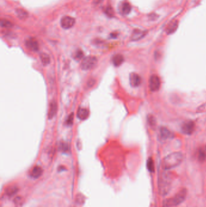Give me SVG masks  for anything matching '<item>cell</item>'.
<instances>
[{
  "label": "cell",
  "instance_id": "obj_15",
  "mask_svg": "<svg viewBox=\"0 0 206 207\" xmlns=\"http://www.w3.org/2000/svg\"><path fill=\"white\" fill-rule=\"evenodd\" d=\"M43 172V170L42 168H41L40 167L36 166L35 167H34L30 172V176L32 178H33L34 179H37L42 175Z\"/></svg>",
  "mask_w": 206,
  "mask_h": 207
},
{
  "label": "cell",
  "instance_id": "obj_27",
  "mask_svg": "<svg viewBox=\"0 0 206 207\" xmlns=\"http://www.w3.org/2000/svg\"><path fill=\"white\" fill-rule=\"evenodd\" d=\"M60 148L61 149V150H63V152H65L68 150V145L67 144H65V143H63V144H61V145L60 146Z\"/></svg>",
  "mask_w": 206,
  "mask_h": 207
},
{
  "label": "cell",
  "instance_id": "obj_29",
  "mask_svg": "<svg viewBox=\"0 0 206 207\" xmlns=\"http://www.w3.org/2000/svg\"><path fill=\"white\" fill-rule=\"evenodd\" d=\"M97 1V3H99V1H100L101 0H96Z\"/></svg>",
  "mask_w": 206,
  "mask_h": 207
},
{
  "label": "cell",
  "instance_id": "obj_14",
  "mask_svg": "<svg viewBox=\"0 0 206 207\" xmlns=\"http://www.w3.org/2000/svg\"><path fill=\"white\" fill-rule=\"evenodd\" d=\"M160 135L161 139L166 140L169 138L172 137V133L170 131L165 127H161L160 130Z\"/></svg>",
  "mask_w": 206,
  "mask_h": 207
},
{
  "label": "cell",
  "instance_id": "obj_22",
  "mask_svg": "<svg viewBox=\"0 0 206 207\" xmlns=\"http://www.w3.org/2000/svg\"><path fill=\"white\" fill-rule=\"evenodd\" d=\"M147 168L150 172L154 171V163L151 158H149L147 161Z\"/></svg>",
  "mask_w": 206,
  "mask_h": 207
},
{
  "label": "cell",
  "instance_id": "obj_6",
  "mask_svg": "<svg viewBox=\"0 0 206 207\" xmlns=\"http://www.w3.org/2000/svg\"><path fill=\"white\" fill-rule=\"evenodd\" d=\"M75 24L74 18L69 16L63 17L61 20V25L63 28L68 29L74 26Z\"/></svg>",
  "mask_w": 206,
  "mask_h": 207
},
{
  "label": "cell",
  "instance_id": "obj_8",
  "mask_svg": "<svg viewBox=\"0 0 206 207\" xmlns=\"http://www.w3.org/2000/svg\"><path fill=\"white\" fill-rule=\"evenodd\" d=\"M129 82L132 87H137L142 82V78L138 74L135 73H132L129 76Z\"/></svg>",
  "mask_w": 206,
  "mask_h": 207
},
{
  "label": "cell",
  "instance_id": "obj_21",
  "mask_svg": "<svg viewBox=\"0 0 206 207\" xmlns=\"http://www.w3.org/2000/svg\"><path fill=\"white\" fill-rule=\"evenodd\" d=\"M1 26L2 27L9 28V27H12L13 26V24L10 21H9L8 20L2 19L1 21Z\"/></svg>",
  "mask_w": 206,
  "mask_h": 207
},
{
  "label": "cell",
  "instance_id": "obj_12",
  "mask_svg": "<svg viewBox=\"0 0 206 207\" xmlns=\"http://www.w3.org/2000/svg\"><path fill=\"white\" fill-rule=\"evenodd\" d=\"M58 106L55 101H52L50 105V108L48 113V117L49 119H52L55 116L57 112Z\"/></svg>",
  "mask_w": 206,
  "mask_h": 207
},
{
  "label": "cell",
  "instance_id": "obj_19",
  "mask_svg": "<svg viewBox=\"0 0 206 207\" xmlns=\"http://www.w3.org/2000/svg\"><path fill=\"white\" fill-rule=\"evenodd\" d=\"M16 13L18 17L21 19H26L28 17V13L24 9H18L16 10Z\"/></svg>",
  "mask_w": 206,
  "mask_h": 207
},
{
  "label": "cell",
  "instance_id": "obj_18",
  "mask_svg": "<svg viewBox=\"0 0 206 207\" xmlns=\"http://www.w3.org/2000/svg\"><path fill=\"white\" fill-rule=\"evenodd\" d=\"M18 191V187H17L16 186H10L7 188V189L5 191V193L8 196H12L15 195Z\"/></svg>",
  "mask_w": 206,
  "mask_h": 207
},
{
  "label": "cell",
  "instance_id": "obj_7",
  "mask_svg": "<svg viewBox=\"0 0 206 207\" xmlns=\"http://www.w3.org/2000/svg\"><path fill=\"white\" fill-rule=\"evenodd\" d=\"M182 132L186 135H191L195 130V124L192 121H188L183 123L181 127Z\"/></svg>",
  "mask_w": 206,
  "mask_h": 207
},
{
  "label": "cell",
  "instance_id": "obj_26",
  "mask_svg": "<svg viewBox=\"0 0 206 207\" xmlns=\"http://www.w3.org/2000/svg\"><path fill=\"white\" fill-rule=\"evenodd\" d=\"M83 54L81 50H78L75 54L74 57L76 60H81V58L83 57Z\"/></svg>",
  "mask_w": 206,
  "mask_h": 207
},
{
  "label": "cell",
  "instance_id": "obj_9",
  "mask_svg": "<svg viewBox=\"0 0 206 207\" xmlns=\"http://www.w3.org/2000/svg\"><path fill=\"white\" fill-rule=\"evenodd\" d=\"M26 45L28 49L32 51H38L39 49L38 43L33 38H28L26 41Z\"/></svg>",
  "mask_w": 206,
  "mask_h": 207
},
{
  "label": "cell",
  "instance_id": "obj_2",
  "mask_svg": "<svg viewBox=\"0 0 206 207\" xmlns=\"http://www.w3.org/2000/svg\"><path fill=\"white\" fill-rule=\"evenodd\" d=\"M186 195H187L186 189H181L173 198L165 200L163 204V207H171L178 205L185 200Z\"/></svg>",
  "mask_w": 206,
  "mask_h": 207
},
{
  "label": "cell",
  "instance_id": "obj_3",
  "mask_svg": "<svg viewBox=\"0 0 206 207\" xmlns=\"http://www.w3.org/2000/svg\"><path fill=\"white\" fill-rule=\"evenodd\" d=\"M170 178L168 175H162L158 181L159 191L161 195H166L169 191L170 188Z\"/></svg>",
  "mask_w": 206,
  "mask_h": 207
},
{
  "label": "cell",
  "instance_id": "obj_23",
  "mask_svg": "<svg viewBox=\"0 0 206 207\" xmlns=\"http://www.w3.org/2000/svg\"><path fill=\"white\" fill-rule=\"evenodd\" d=\"M105 12L106 15L109 17H113L114 15V10L113 8L110 6H108L105 8Z\"/></svg>",
  "mask_w": 206,
  "mask_h": 207
},
{
  "label": "cell",
  "instance_id": "obj_4",
  "mask_svg": "<svg viewBox=\"0 0 206 207\" xmlns=\"http://www.w3.org/2000/svg\"><path fill=\"white\" fill-rule=\"evenodd\" d=\"M98 62V60L96 57L89 56L88 57L85 58L82 63H81V67L82 69L84 70H90L95 67Z\"/></svg>",
  "mask_w": 206,
  "mask_h": 207
},
{
  "label": "cell",
  "instance_id": "obj_28",
  "mask_svg": "<svg viewBox=\"0 0 206 207\" xmlns=\"http://www.w3.org/2000/svg\"><path fill=\"white\" fill-rule=\"evenodd\" d=\"M148 122H149V124L151 126H153L155 123V121H154V118L153 117V116H151V117H148Z\"/></svg>",
  "mask_w": 206,
  "mask_h": 207
},
{
  "label": "cell",
  "instance_id": "obj_11",
  "mask_svg": "<svg viewBox=\"0 0 206 207\" xmlns=\"http://www.w3.org/2000/svg\"><path fill=\"white\" fill-rule=\"evenodd\" d=\"M178 26V21L177 20H174L172 21L171 23H169V24L166 27V33L168 35L172 34H173L177 29V27Z\"/></svg>",
  "mask_w": 206,
  "mask_h": 207
},
{
  "label": "cell",
  "instance_id": "obj_10",
  "mask_svg": "<svg viewBox=\"0 0 206 207\" xmlns=\"http://www.w3.org/2000/svg\"><path fill=\"white\" fill-rule=\"evenodd\" d=\"M146 32L143 31V30H140L138 29H135L131 35V40L134 41H138L140 39H141L142 38H143L144 36H145L146 35Z\"/></svg>",
  "mask_w": 206,
  "mask_h": 207
},
{
  "label": "cell",
  "instance_id": "obj_16",
  "mask_svg": "<svg viewBox=\"0 0 206 207\" xmlns=\"http://www.w3.org/2000/svg\"><path fill=\"white\" fill-rule=\"evenodd\" d=\"M123 61H124V58L122 54H116L112 58L113 63L116 67L120 66L123 63Z\"/></svg>",
  "mask_w": 206,
  "mask_h": 207
},
{
  "label": "cell",
  "instance_id": "obj_5",
  "mask_svg": "<svg viewBox=\"0 0 206 207\" xmlns=\"http://www.w3.org/2000/svg\"><path fill=\"white\" fill-rule=\"evenodd\" d=\"M160 80L159 77L156 75H153L149 80V87L153 91H156L160 87Z\"/></svg>",
  "mask_w": 206,
  "mask_h": 207
},
{
  "label": "cell",
  "instance_id": "obj_20",
  "mask_svg": "<svg viewBox=\"0 0 206 207\" xmlns=\"http://www.w3.org/2000/svg\"><path fill=\"white\" fill-rule=\"evenodd\" d=\"M40 58H41L42 63L44 65H48L50 63V56H48V54H45V53L41 54H40Z\"/></svg>",
  "mask_w": 206,
  "mask_h": 207
},
{
  "label": "cell",
  "instance_id": "obj_1",
  "mask_svg": "<svg viewBox=\"0 0 206 207\" xmlns=\"http://www.w3.org/2000/svg\"><path fill=\"white\" fill-rule=\"evenodd\" d=\"M183 158V154L180 152H174L168 155L162 162L163 169L170 170L177 167L182 162Z\"/></svg>",
  "mask_w": 206,
  "mask_h": 207
},
{
  "label": "cell",
  "instance_id": "obj_13",
  "mask_svg": "<svg viewBox=\"0 0 206 207\" xmlns=\"http://www.w3.org/2000/svg\"><path fill=\"white\" fill-rule=\"evenodd\" d=\"M89 116V111L85 108H81L78 111L77 116L81 120H85Z\"/></svg>",
  "mask_w": 206,
  "mask_h": 207
},
{
  "label": "cell",
  "instance_id": "obj_17",
  "mask_svg": "<svg viewBox=\"0 0 206 207\" xmlns=\"http://www.w3.org/2000/svg\"><path fill=\"white\" fill-rule=\"evenodd\" d=\"M120 9L122 13H123V15H128L131 10V6L128 3L124 2L123 3H122Z\"/></svg>",
  "mask_w": 206,
  "mask_h": 207
},
{
  "label": "cell",
  "instance_id": "obj_25",
  "mask_svg": "<svg viewBox=\"0 0 206 207\" xmlns=\"http://www.w3.org/2000/svg\"><path fill=\"white\" fill-rule=\"evenodd\" d=\"M73 117H74L73 113H72L70 115H69V116H68L67 120V122H66V123L68 126L72 125V124L73 122Z\"/></svg>",
  "mask_w": 206,
  "mask_h": 207
},
{
  "label": "cell",
  "instance_id": "obj_24",
  "mask_svg": "<svg viewBox=\"0 0 206 207\" xmlns=\"http://www.w3.org/2000/svg\"><path fill=\"white\" fill-rule=\"evenodd\" d=\"M198 158L200 161H205L206 159V152L203 150H201L199 152L198 154Z\"/></svg>",
  "mask_w": 206,
  "mask_h": 207
}]
</instances>
